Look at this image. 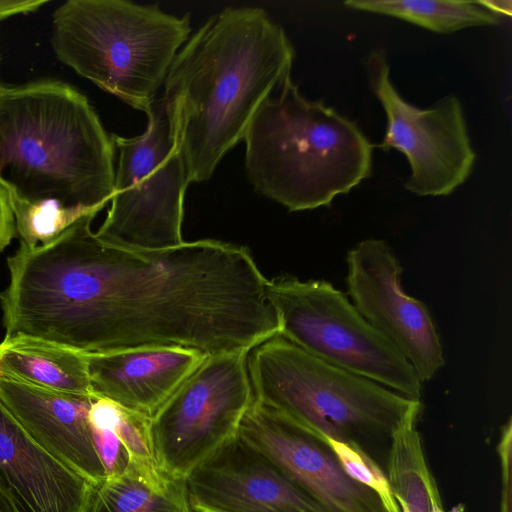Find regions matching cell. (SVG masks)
<instances>
[{"mask_svg":"<svg viewBox=\"0 0 512 512\" xmlns=\"http://www.w3.org/2000/svg\"><path fill=\"white\" fill-rule=\"evenodd\" d=\"M145 114L143 134L110 135L118 165L111 206L96 234L126 248L163 250L184 242L183 203L190 180L162 98Z\"/></svg>","mask_w":512,"mask_h":512,"instance_id":"7","label":"cell"},{"mask_svg":"<svg viewBox=\"0 0 512 512\" xmlns=\"http://www.w3.org/2000/svg\"><path fill=\"white\" fill-rule=\"evenodd\" d=\"M208 355L177 346L87 354L97 397L151 418Z\"/></svg>","mask_w":512,"mask_h":512,"instance_id":"15","label":"cell"},{"mask_svg":"<svg viewBox=\"0 0 512 512\" xmlns=\"http://www.w3.org/2000/svg\"><path fill=\"white\" fill-rule=\"evenodd\" d=\"M0 488L18 512H89L95 490L37 443L1 401Z\"/></svg>","mask_w":512,"mask_h":512,"instance_id":"13","label":"cell"},{"mask_svg":"<svg viewBox=\"0 0 512 512\" xmlns=\"http://www.w3.org/2000/svg\"><path fill=\"white\" fill-rule=\"evenodd\" d=\"M327 441L346 473L372 490L388 512H402L391 485L375 459L355 444L327 438Z\"/></svg>","mask_w":512,"mask_h":512,"instance_id":"22","label":"cell"},{"mask_svg":"<svg viewBox=\"0 0 512 512\" xmlns=\"http://www.w3.org/2000/svg\"><path fill=\"white\" fill-rule=\"evenodd\" d=\"M249 352L207 356L150 418L153 451L163 473L186 478L238 435L255 399Z\"/></svg>","mask_w":512,"mask_h":512,"instance_id":"8","label":"cell"},{"mask_svg":"<svg viewBox=\"0 0 512 512\" xmlns=\"http://www.w3.org/2000/svg\"><path fill=\"white\" fill-rule=\"evenodd\" d=\"M4 192L14 217L20 245L27 248L46 244L82 217L99 212L83 206H67L54 199L28 200Z\"/></svg>","mask_w":512,"mask_h":512,"instance_id":"20","label":"cell"},{"mask_svg":"<svg viewBox=\"0 0 512 512\" xmlns=\"http://www.w3.org/2000/svg\"><path fill=\"white\" fill-rule=\"evenodd\" d=\"M113 430L128 455V464L142 478L156 487H164L175 478L163 473L156 462L148 416L119 406V417Z\"/></svg>","mask_w":512,"mask_h":512,"instance_id":"21","label":"cell"},{"mask_svg":"<svg viewBox=\"0 0 512 512\" xmlns=\"http://www.w3.org/2000/svg\"><path fill=\"white\" fill-rule=\"evenodd\" d=\"M238 435L327 512H388L372 490L346 473L326 437L269 405L254 399Z\"/></svg>","mask_w":512,"mask_h":512,"instance_id":"11","label":"cell"},{"mask_svg":"<svg viewBox=\"0 0 512 512\" xmlns=\"http://www.w3.org/2000/svg\"><path fill=\"white\" fill-rule=\"evenodd\" d=\"M348 292L360 315L413 366L421 382L444 365L442 345L426 305L402 288V267L388 244L365 239L347 254Z\"/></svg>","mask_w":512,"mask_h":512,"instance_id":"10","label":"cell"},{"mask_svg":"<svg viewBox=\"0 0 512 512\" xmlns=\"http://www.w3.org/2000/svg\"><path fill=\"white\" fill-rule=\"evenodd\" d=\"M191 32L157 4L128 0H68L52 15L56 57L78 75L146 112Z\"/></svg>","mask_w":512,"mask_h":512,"instance_id":"4","label":"cell"},{"mask_svg":"<svg viewBox=\"0 0 512 512\" xmlns=\"http://www.w3.org/2000/svg\"><path fill=\"white\" fill-rule=\"evenodd\" d=\"M0 378L63 394L97 397L87 354L28 335L4 337L0 343Z\"/></svg>","mask_w":512,"mask_h":512,"instance_id":"16","label":"cell"},{"mask_svg":"<svg viewBox=\"0 0 512 512\" xmlns=\"http://www.w3.org/2000/svg\"><path fill=\"white\" fill-rule=\"evenodd\" d=\"M247 127L245 168L255 190L289 211L330 206L372 172L373 144L357 123L307 100L286 77Z\"/></svg>","mask_w":512,"mask_h":512,"instance_id":"3","label":"cell"},{"mask_svg":"<svg viewBox=\"0 0 512 512\" xmlns=\"http://www.w3.org/2000/svg\"><path fill=\"white\" fill-rule=\"evenodd\" d=\"M295 49L260 7L214 14L177 53L161 96L190 182L208 180L288 76Z\"/></svg>","mask_w":512,"mask_h":512,"instance_id":"1","label":"cell"},{"mask_svg":"<svg viewBox=\"0 0 512 512\" xmlns=\"http://www.w3.org/2000/svg\"><path fill=\"white\" fill-rule=\"evenodd\" d=\"M365 67L387 118L378 146L406 156L411 173L405 188L418 196L451 194L469 178L476 159L459 99L447 95L426 109L407 102L391 81L383 49L372 51Z\"/></svg>","mask_w":512,"mask_h":512,"instance_id":"9","label":"cell"},{"mask_svg":"<svg viewBox=\"0 0 512 512\" xmlns=\"http://www.w3.org/2000/svg\"><path fill=\"white\" fill-rule=\"evenodd\" d=\"M479 5L487 9L488 11L497 14H504L507 16H511V1H503V0H486V1H476Z\"/></svg>","mask_w":512,"mask_h":512,"instance_id":"27","label":"cell"},{"mask_svg":"<svg viewBox=\"0 0 512 512\" xmlns=\"http://www.w3.org/2000/svg\"><path fill=\"white\" fill-rule=\"evenodd\" d=\"M114 145L87 97L60 81L0 84V186L28 200L101 211Z\"/></svg>","mask_w":512,"mask_h":512,"instance_id":"2","label":"cell"},{"mask_svg":"<svg viewBox=\"0 0 512 512\" xmlns=\"http://www.w3.org/2000/svg\"><path fill=\"white\" fill-rule=\"evenodd\" d=\"M96 398L0 378V401L13 417L44 449L95 487L107 477L89 419Z\"/></svg>","mask_w":512,"mask_h":512,"instance_id":"14","label":"cell"},{"mask_svg":"<svg viewBox=\"0 0 512 512\" xmlns=\"http://www.w3.org/2000/svg\"><path fill=\"white\" fill-rule=\"evenodd\" d=\"M91 427L95 448L107 476L121 473L128 464V455L116 433L110 428Z\"/></svg>","mask_w":512,"mask_h":512,"instance_id":"23","label":"cell"},{"mask_svg":"<svg viewBox=\"0 0 512 512\" xmlns=\"http://www.w3.org/2000/svg\"><path fill=\"white\" fill-rule=\"evenodd\" d=\"M255 399L326 438L389 447L395 431L420 399L399 394L377 382L326 363L281 336L248 355Z\"/></svg>","mask_w":512,"mask_h":512,"instance_id":"5","label":"cell"},{"mask_svg":"<svg viewBox=\"0 0 512 512\" xmlns=\"http://www.w3.org/2000/svg\"><path fill=\"white\" fill-rule=\"evenodd\" d=\"M0 512H18L12 500L0 488Z\"/></svg>","mask_w":512,"mask_h":512,"instance_id":"28","label":"cell"},{"mask_svg":"<svg viewBox=\"0 0 512 512\" xmlns=\"http://www.w3.org/2000/svg\"><path fill=\"white\" fill-rule=\"evenodd\" d=\"M352 9L402 19L435 33H453L474 26H492L501 22L476 1L449 0H348Z\"/></svg>","mask_w":512,"mask_h":512,"instance_id":"19","label":"cell"},{"mask_svg":"<svg viewBox=\"0 0 512 512\" xmlns=\"http://www.w3.org/2000/svg\"><path fill=\"white\" fill-rule=\"evenodd\" d=\"M185 480L196 512H327L239 435Z\"/></svg>","mask_w":512,"mask_h":512,"instance_id":"12","label":"cell"},{"mask_svg":"<svg viewBox=\"0 0 512 512\" xmlns=\"http://www.w3.org/2000/svg\"><path fill=\"white\" fill-rule=\"evenodd\" d=\"M89 512H196L185 478H172L164 487L146 481L129 464L95 487Z\"/></svg>","mask_w":512,"mask_h":512,"instance_id":"18","label":"cell"},{"mask_svg":"<svg viewBox=\"0 0 512 512\" xmlns=\"http://www.w3.org/2000/svg\"><path fill=\"white\" fill-rule=\"evenodd\" d=\"M16 236L14 217L7 196L0 186V252H2Z\"/></svg>","mask_w":512,"mask_h":512,"instance_id":"25","label":"cell"},{"mask_svg":"<svg viewBox=\"0 0 512 512\" xmlns=\"http://www.w3.org/2000/svg\"><path fill=\"white\" fill-rule=\"evenodd\" d=\"M268 299L280 334L308 354L419 399L422 382L407 359L324 280H269Z\"/></svg>","mask_w":512,"mask_h":512,"instance_id":"6","label":"cell"},{"mask_svg":"<svg viewBox=\"0 0 512 512\" xmlns=\"http://www.w3.org/2000/svg\"><path fill=\"white\" fill-rule=\"evenodd\" d=\"M46 3L47 0H0V20L36 11Z\"/></svg>","mask_w":512,"mask_h":512,"instance_id":"26","label":"cell"},{"mask_svg":"<svg viewBox=\"0 0 512 512\" xmlns=\"http://www.w3.org/2000/svg\"><path fill=\"white\" fill-rule=\"evenodd\" d=\"M420 413L416 411L402 422L392 436L386 455V475L402 512L443 509L417 429Z\"/></svg>","mask_w":512,"mask_h":512,"instance_id":"17","label":"cell"},{"mask_svg":"<svg viewBox=\"0 0 512 512\" xmlns=\"http://www.w3.org/2000/svg\"><path fill=\"white\" fill-rule=\"evenodd\" d=\"M511 435V419L509 418L507 423L502 427L500 441L497 446L501 461L503 484L501 512H510V504L506 503V499H508V502H511Z\"/></svg>","mask_w":512,"mask_h":512,"instance_id":"24","label":"cell"}]
</instances>
